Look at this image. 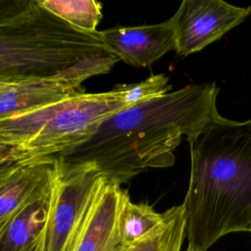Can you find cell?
Masks as SVG:
<instances>
[{"label":"cell","mask_w":251,"mask_h":251,"mask_svg":"<svg viewBox=\"0 0 251 251\" xmlns=\"http://www.w3.org/2000/svg\"><path fill=\"white\" fill-rule=\"evenodd\" d=\"M216 82L186 85L124 108L104 119L93 134L55 156L65 166H88L119 184L148 169L175 164V151L221 117Z\"/></svg>","instance_id":"1"},{"label":"cell","mask_w":251,"mask_h":251,"mask_svg":"<svg viewBox=\"0 0 251 251\" xmlns=\"http://www.w3.org/2000/svg\"><path fill=\"white\" fill-rule=\"evenodd\" d=\"M188 143L185 238L207 251L228 233L251 232V120L221 116Z\"/></svg>","instance_id":"2"},{"label":"cell","mask_w":251,"mask_h":251,"mask_svg":"<svg viewBox=\"0 0 251 251\" xmlns=\"http://www.w3.org/2000/svg\"><path fill=\"white\" fill-rule=\"evenodd\" d=\"M120 60L99 31L72 26L38 0H0V82L39 78L80 86Z\"/></svg>","instance_id":"3"},{"label":"cell","mask_w":251,"mask_h":251,"mask_svg":"<svg viewBox=\"0 0 251 251\" xmlns=\"http://www.w3.org/2000/svg\"><path fill=\"white\" fill-rule=\"evenodd\" d=\"M126 108L118 94L80 92L0 120V166L55 157L79 145L114 113Z\"/></svg>","instance_id":"4"},{"label":"cell","mask_w":251,"mask_h":251,"mask_svg":"<svg viewBox=\"0 0 251 251\" xmlns=\"http://www.w3.org/2000/svg\"><path fill=\"white\" fill-rule=\"evenodd\" d=\"M55 159L54 189L41 251H74L104 176L92 167L65 166Z\"/></svg>","instance_id":"5"},{"label":"cell","mask_w":251,"mask_h":251,"mask_svg":"<svg viewBox=\"0 0 251 251\" xmlns=\"http://www.w3.org/2000/svg\"><path fill=\"white\" fill-rule=\"evenodd\" d=\"M251 6L239 7L222 0H183L170 19L176 42V54L198 52L241 24Z\"/></svg>","instance_id":"6"},{"label":"cell","mask_w":251,"mask_h":251,"mask_svg":"<svg viewBox=\"0 0 251 251\" xmlns=\"http://www.w3.org/2000/svg\"><path fill=\"white\" fill-rule=\"evenodd\" d=\"M99 34L110 51L136 68L150 67L176 48L170 19L160 24L112 27L99 31Z\"/></svg>","instance_id":"7"},{"label":"cell","mask_w":251,"mask_h":251,"mask_svg":"<svg viewBox=\"0 0 251 251\" xmlns=\"http://www.w3.org/2000/svg\"><path fill=\"white\" fill-rule=\"evenodd\" d=\"M126 191L103 177L74 251H126L130 247L122 242L118 228Z\"/></svg>","instance_id":"8"},{"label":"cell","mask_w":251,"mask_h":251,"mask_svg":"<svg viewBox=\"0 0 251 251\" xmlns=\"http://www.w3.org/2000/svg\"><path fill=\"white\" fill-rule=\"evenodd\" d=\"M55 175L54 157L0 166V226L51 183Z\"/></svg>","instance_id":"9"},{"label":"cell","mask_w":251,"mask_h":251,"mask_svg":"<svg viewBox=\"0 0 251 251\" xmlns=\"http://www.w3.org/2000/svg\"><path fill=\"white\" fill-rule=\"evenodd\" d=\"M54 182L55 177L0 226V251H41Z\"/></svg>","instance_id":"10"},{"label":"cell","mask_w":251,"mask_h":251,"mask_svg":"<svg viewBox=\"0 0 251 251\" xmlns=\"http://www.w3.org/2000/svg\"><path fill=\"white\" fill-rule=\"evenodd\" d=\"M80 86L55 79H22L0 82V120L32 111L75 94Z\"/></svg>","instance_id":"11"},{"label":"cell","mask_w":251,"mask_h":251,"mask_svg":"<svg viewBox=\"0 0 251 251\" xmlns=\"http://www.w3.org/2000/svg\"><path fill=\"white\" fill-rule=\"evenodd\" d=\"M164 221V212H156L145 203H133L126 191L118 219L122 242L129 247L153 231Z\"/></svg>","instance_id":"12"},{"label":"cell","mask_w":251,"mask_h":251,"mask_svg":"<svg viewBox=\"0 0 251 251\" xmlns=\"http://www.w3.org/2000/svg\"><path fill=\"white\" fill-rule=\"evenodd\" d=\"M184 238L185 219L180 204L166 210L161 225L127 251H180Z\"/></svg>","instance_id":"13"},{"label":"cell","mask_w":251,"mask_h":251,"mask_svg":"<svg viewBox=\"0 0 251 251\" xmlns=\"http://www.w3.org/2000/svg\"><path fill=\"white\" fill-rule=\"evenodd\" d=\"M41 6L71 25L85 31L96 32L102 19V4L94 0H38Z\"/></svg>","instance_id":"14"},{"label":"cell","mask_w":251,"mask_h":251,"mask_svg":"<svg viewBox=\"0 0 251 251\" xmlns=\"http://www.w3.org/2000/svg\"><path fill=\"white\" fill-rule=\"evenodd\" d=\"M112 90L118 94L126 107H130L170 93L172 85L169 76L159 74L140 82L116 84Z\"/></svg>","instance_id":"15"},{"label":"cell","mask_w":251,"mask_h":251,"mask_svg":"<svg viewBox=\"0 0 251 251\" xmlns=\"http://www.w3.org/2000/svg\"><path fill=\"white\" fill-rule=\"evenodd\" d=\"M184 251H201V250H199L198 248H196V247H194V246H192V245H189V244H188L187 248H186Z\"/></svg>","instance_id":"16"},{"label":"cell","mask_w":251,"mask_h":251,"mask_svg":"<svg viewBox=\"0 0 251 251\" xmlns=\"http://www.w3.org/2000/svg\"><path fill=\"white\" fill-rule=\"evenodd\" d=\"M126 251H127V250H126Z\"/></svg>","instance_id":"17"}]
</instances>
